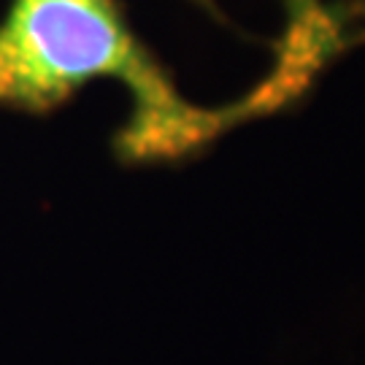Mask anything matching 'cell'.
Listing matches in <instances>:
<instances>
[{
    "label": "cell",
    "mask_w": 365,
    "mask_h": 365,
    "mask_svg": "<svg viewBox=\"0 0 365 365\" xmlns=\"http://www.w3.org/2000/svg\"><path fill=\"white\" fill-rule=\"evenodd\" d=\"M130 92L125 160H170L211 141L225 119L184 103L135 38L117 0H9L0 16V108L49 114L92 81Z\"/></svg>",
    "instance_id": "1"
}]
</instances>
